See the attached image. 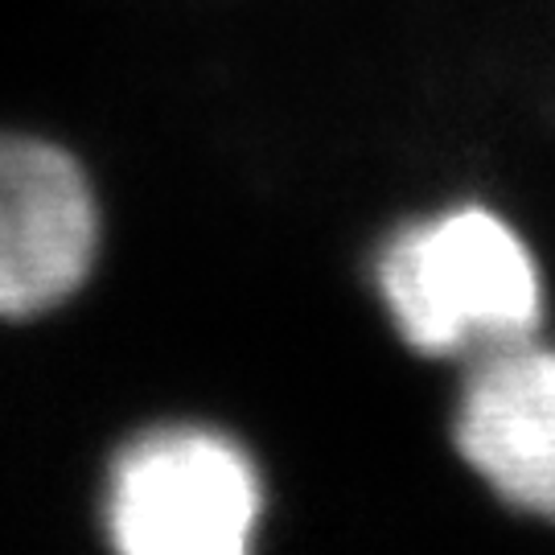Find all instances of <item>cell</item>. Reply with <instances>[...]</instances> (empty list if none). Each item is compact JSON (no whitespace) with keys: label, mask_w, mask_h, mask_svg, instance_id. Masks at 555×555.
Instances as JSON below:
<instances>
[{"label":"cell","mask_w":555,"mask_h":555,"mask_svg":"<svg viewBox=\"0 0 555 555\" xmlns=\"http://www.w3.org/2000/svg\"><path fill=\"white\" fill-rule=\"evenodd\" d=\"M263 515L256 461L202 424L137 437L112 465L103 522L132 555H238Z\"/></svg>","instance_id":"2"},{"label":"cell","mask_w":555,"mask_h":555,"mask_svg":"<svg viewBox=\"0 0 555 555\" xmlns=\"http://www.w3.org/2000/svg\"><path fill=\"white\" fill-rule=\"evenodd\" d=\"M378 297L424 354H486L535 334L543 284L515 227L461 206L412 222L378 251Z\"/></svg>","instance_id":"1"},{"label":"cell","mask_w":555,"mask_h":555,"mask_svg":"<svg viewBox=\"0 0 555 555\" xmlns=\"http://www.w3.org/2000/svg\"><path fill=\"white\" fill-rule=\"evenodd\" d=\"M100 238L95 194L75 157L0 137V318H34L79 288Z\"/></svg>","instance_id":"3"},{"label":"cell","mask_w":555,"mask_h":555,"mask_svg":"<svg viewBox=\"0 0 555 555\" xmlns=\"http://www.w3.org/2000/svg\"><path fill=\"white\" fill-rule=\"evenodd\" d=\"M456 449L515 511L555 522V350H486L456 403Z\"/></svg>","instance_id":"4"}]
</instances>
